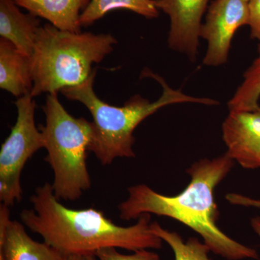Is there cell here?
<instances>
[{"label": "cell", "instance_id": "6da1fadb", "mask_svg": "<svg viewBox=\"0 0 260 260\" xmlns=\"http://www.w3.org/2000/svg\"><path fill=\"white\" fill-rule=\"evenodd\" d=\"M234 160L226 153L194 162L187 173L191 181L181 193L167 196L145 184L128 188V198L118 206L119 218L138 220L144 214L169 217L190 228L203 238L214 254L228 260L259 259L257 251L234 240L217 225L215 187L232 170Z\"/></svg>", "mask_w": 260, "mask_h": 260}, {"label": "cell", "instance_id": "7a4b0ae2", "mask_svg": "<svg viewBox=\"0 0 260 260\" xmlns=\"http://www.w3.org/2000/svg\"><path fill=\"white\" fill-rule=\"evenodd\" d=\"M30 202L31 209L20 213L22 223L64 255H95L98 251L108 247L132 251L162 247V239L150 229V214L142 215L134 225L121 226L100 210L64 206L49 183L38 186Z\"/></svg>", "mask_w": 260, "mask_h": 260}, {"label": "cell", "instance_id": "3957f363", "mask_svg": "<svg viewBox=\"0 0 260 260\" xmlns=\"http://www.w3.org/2000/svg\"><path fill=\"white\" fill-rule=\"evenodd\" d=\"M96 71L88 80L75 86L62 89L67 99L83 104L93 117V139L90 152L104 166L109 165L118 158H135L133 133L137 126L159 109L171 104L195 103L204 105H218V102L208 98L192 97L181 90H174L161 77L149 70L143 75L150 77L162 85L161 96L150 102L139 95L131 98L122 107H115L103 102L93 89Z\"/></svg>", "mask_w": 260, "mask_h": 260}, {"label": "cell", "instance_id": "277c9868", "mask_svg": "<svg viewBox=\"0 0 260 260\" xmlns=\"http://www.w3.org/2000/svg\"><path fill=\"white\" fill-rule=\"evenodd\" d=\"M117 40L109 34L59 30L50 23L37 32L30 68L32 98L84 83L99 64L114 50Z\"/></svg>", "mask_w": 260, "mask_h": 260}, {"label": "cell", "instance_id": "5b68a950", "mask_svg": "<svg viewBox=\"0 0 260 260\" xmlns=\"http://www.w3.org/2000/svg\"><path fill=\"white\" fill-rule=\"evenodd\" d=\"M43 111L46 124L39 129L47 151L45 160L54 174L53 191L58 200L74 201L92 185L87 154L93 139V122L69 114L57 93L48 94Z\"/></svg>", "mask_w": 260, "mask_h": 260}, {"label": "cell", "instance_id": "8992f818", "mask_svg": "<svg viewBox=\"0 0 260 260\" xmlns=\"http://www.w3.org/2000/svg\"><path fill=\"white\" fill-rule=\"evenodd\" d=\"M18 117L0 150V200L13 206L21 201V174L34 154L45 148L44 137L35 122L36 102L30 94L15 102Z\"/></svg>", "mask_w": 260, "mask_h": 260}, {"label": "cell", "instance_id": "52a82bcc", "mask_svg": "<svg viewBox=\"0 0 260 260\" xmlns=\"http://www.w3.org/2000/svg\"><path fill=\"white\" fill-rule=\"evenodd\" d=\"M249 20L246 0H215L200 28V37L208 43L203 64L217 67L226 63L234 34L240 27L249 25Z\"/></svg>", "mask_w": 260, "mask_h": 260}, {"label": "cell", "instance_id": "ba28073f", "mask_svg": "<svg viewBox=\"0 0 260 260\" xmlns=\"http://www.w3.org/2000/svg\"><path fill=\"white\" fill-rule=\"evenodd\" d=\"M170 18L169 47L196 60L202 18L210 0H153Z\"/></svg>", "mask_w": 260, "mask_h": 260}, {"label": "cell", "instance_id": "9c48e42d", "mask_svg": "<svg viewBox=\"0 0 260 260\" xmlns=\"http://www.w3.org/2000/svg\"><path fill=\"white\" fill-rule=\"evenodd\" d=\"M226 153L244 169L260 168V107L229 112L222 126Z\"/></svg>", "mask_w": 260, "mask_h": 260}, {"label": "cell", "instance_id": "30bf717a", "mask_svg": "<svg viewBox=\"0 0 260 260\" xmlns=\"http://www.w3.org/2000/svg\"><path fill=\"white\" fill-rule=\"evenodd\" d=\"M10 207L0 208V257L3 260H63L62 253L34 240L23 223L10 218Z\"/></svg>", "mask_w": 260, "mask_h": 260}, {"label": "cell", "instance_id": "8fae6325", "mask_svg": "<svg viewBox=\"0 0 260 260\" xmlns=\"http://www.w3.org/2000/svg\"><path fill=\"white\" fill-rule=\"evenodd\" d=\"M41 26L37 17L22 13L13 0H0V36L13 43L24 55L32 56Z\"/></svg>", "mask_w": 260, "mask_h": 260}, {"label": "cell", "instance_id": "7c38bea8", "mask_svg": "<svg viewBox=\"0 0 260 260\" xmlns=\"http://www.w3.org/2000/svg\"><path fill=\"white\" fill-rule=\"evenodd\" d=\"M91 0H13L37 18L66 31L81 32L80 19Z\"/></svg>", "mask_w": 260, "mask_h": 260}, {"label": "cell", "instance_id": "4fadbf2b", "mask_svg": "<svg viewBox=\"0 0 260 260\" xmlns=\"http://www.w3.org/2000/svg\"><path fill=\"white\" fill-rule=\"evenodd\" d=\"M34 86L30 59L7 39H0V88L17 98L30 94Z\"/></svg>", "mask_w": 260, "mask_h": 260}, {"label": "cell", "instance_id": "5bb4252c", "mask_svg": "<svg viewBox=\"0 0 260 260\" xmlns=\"http://www.w3.org/2000/svg\"><path fill=\"white\" fill-rule=\"evenodd\" d=\"M116 10H129L146 18L158 16L153 0H91L80 16V25L89 26Z\"/></svg>", "mask_w": 260, "mask_h": 260}, {"label": "cell", "instance_id": "9a60e30c", "mask_svg": "<svg viewBox=\"0 0 260 260\" xmlns=\"http://www.w3.org/2000/svg\"><path fill=\"white\" fill-rule=\"evenodd\" d=\"M243 78L242 84L228 103L229 112L251 111L260 107V42L257 56Z\"/></svg>", "mask_w": 260, "mask_h": 260}, {"label": "cell", "instance_id": "2e32d148", "mask_svg": "<svg viewBox=\"0 0 260 260\" xmlns=\"http://www.w3.org/2000/svg\"><path fill=\"white\" fill-rule=\"evenodd\" d=\"M150 229L155 235L172 248L174 260H211L208 256L209 246L197 238H189L184 242L178 233L168 231L156 222L150 223Z\"/></svg>", "mask_w": 260, "mask_h": 260}, {"label": "cell", "instance_id": "e0dca14e", "mask_svg": "<svg viewBox=\"0 0 260 260\" xmlns=\"http://www.w3.org/2000/svg\"><path fill=\"white\" fill-rule=\"evenodd\" d=\"M99 260H160V256L149 249L133 251V254H124L114 247L104 248L95 253Z\"/></svg>", "mask_w": 260, "mask_h": 260}, {"label": "cell", "instance_id": "ac0fdd59", "mask_svg": "<svg viewBox=\"0 0 260 260\" xmlns=\"http://www.w3.org/2000/svg\"><path fill=\"white\" fill-rule=\"evenodd\" d=\"M249 25L251 29V37L260 42V0H249Z\"/></svg>", "mask_w": 260, "mask_h": 260}, {"label": "cell", "instance_id": "d6986e66", "mask_svg": "<svg viewBox=\"0 0 260 260\" xmlns=\"http://www.w3.org/2000/svg\"><path fill=\"white\" fill-rule=\"evenodd\" d=\"M63 260H99L94 254H70L65 255Z\"/></svg>", "mask_w": 260, "mask_h": 260}, {"label": "cell", "instance_id": "ffe728a7", "mask_svg": "<svg viewBox=\"0 0 260 260\" xmlns=\"http://www.w3.org/2000/svg\"><path fill=\"white\" fill-rule=\"evenodd\" d=\"M251 226L254 232L260 237V216L251 219Z\"/></svg>", "mask_w": 260, "mask_h": 260}, {"label": "cell", "instance_id": "44dd1931", "mask_svg": "<svg viewBox=\"0 0 260 260\" xmlns=\"http://www.w3.org/2000/svg\"><path fill=\"white\" fill-rule=\"evenodd\" d=\"M0 260H3V258L0 257Z\"/></svg>", "mask_w": 260, "mask_h": 260}, {"label": "cell", "instance_id": "7402d4cb", "mask_svg": "<svg viewBox=\"0 0 260 260\" xmlns=\"http://www.w3.org/2000/svg\"><path fill=\"white\" fill-rule=\"evenodd\" d=\"M246 1L249 2V0H246Z\"/></svg>", "mask_w": 260, "mask_h": 260}]
</instances>
